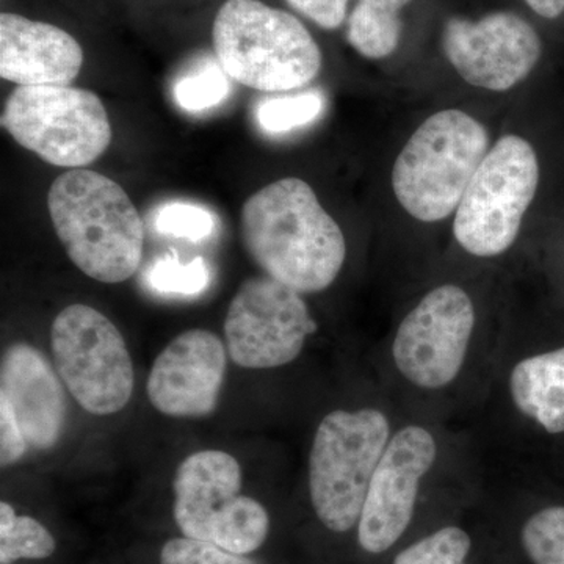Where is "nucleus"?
I'll use <instances>...</instances> for the list:
<instances>
[{"instance_id": "nucleus-25", "label": "nucleus", "mask_w": 564, "mask_h": 564, "mask_svg": "<svg viewBox=\"0 0 564 564\" xmlns=\"http://www.w3.org/2000/svg\"><path fill=\"white\" fill-rule=\"evenodd\" d=\"M154 226L162 236L202 242L214 232L215 220L209 210L196 204L170 203L159 209Z\"/></svg>"}, {"instance_id": "nucleus-18", "label": "nucleus", "mask_w": 564, "mask_h": 564, "mask_svg": "<svg viewBox=\"0 0 564 564\" xmlns=\"http://www.w3.org/2000/svg\"><path fill=\"white\" fill-rule=\"evenodd\" d=\"M413 0H358L347 20L348 44L367 61H384L399 50L402 11Z\"/></svg>"}, {"instance_id": "nucleus-3", "label": "nucleus", "mask_w": 564, "mask_h": 564, "mask_svg": "<svg viewBox=\"0 0 564 564\" xmlns=\"http://www.w3.org/2000/svg\"><path fill=\"white\" fill-rule=\"evenodd\" d=\"M212 40L225 73L252 90H302L322 70L321 46L303 22L261 0H226Z\"/></svg>"}, {"instance_id": "nucleus-12", "label": "nucleus", "mask_w": 564, "mask_h": 564, "mask_svg": "<svg viewBox=\"0 0 564 564\" xmlns=\"http://www.w3.org/2000/svg\"><path fill=\"white\" fill-rule=\"evenodd\" d=\"M441 44L447 62L466 84L492 93L513 90L536 68L543 40L514 11H492L478 20L452 17Z\"/></svg>"}, {"instance_id": "nucleus-27", "label": "nucleus", "mask_w": 564, "mask_h": 564, "mask_svg": "<svg viewBox=\"0 0 564 564\" xmlns=\"http://www.w3.org/2000/svg\"><path fill=\"white\" fill-rule=\"evenodd\" d=\"M28 441L7 399L0 397V464L2 469L13 466L28 452Z\"/></svg>"}, {"instance_id": "nucleus-7", "label": "nucleus", "mask_w": 564, "mask_h": 564, "mask_svg": "<svg viewBox=\"0 0 564 564\" xmlns=\"http://www.w3.org/2000/svg\"><path fill=\"white\" fill-rule=\"evenodd\" d=\"M540 159L529 140L516 133L489 148L454 215V237L475 258L511 250L540 185Z\"/></svg>"}, {"instance_id": "nucleus-2", "label": "nucleus", "mask_w": 564, "mask_h": 564, "mask_svg": "<svg viewBox=\"0 0 564 564\" xmlns=\"http://www.w3.org/2000/svg\"><path fill=\"white\" fill-rule=\"evenodd\" d=\"M47 209L80 272L104 284H120L137 273L144 225L120 184L90 170H69L52 182Z\"/></svg>"}, {"instance_id": "nucleus-16", "label": "nucleus", "mask_w": 564, "mask_h": 564, "mask_svg": "<svg viewBox=\"0 0 564 564\" xmlns=\"http://www.w3.org/2000/svg\"><path fill=\"white\" fill-rule=\"evenodd\" d=\"M84 66V51L57 25L14 13L0 14V76L18 87H69Z\"/></svg>"}, {"instance_id": "nucleus-14", "label": "nucleus", "mask_w": 564, "mask_h": 564, "mask_svg": "<svg viewBox=\"0 0 564 564\" xmlns=\"http://www.w3.org/2000/svg\"><path fill=\"white\" fill-rule=\"evenodd\" d=\"M228 350L217 334L195 328L174 337L152 364L147 392L173 419H203L220 402Z\"/></svg>"}, {"instance_id": "nucleus-1", "label": "nucleus", "mask_w": 564, "mask_h": 564, "mask_svg": "<svg viewBox=\"0 0 564 564\" xmlns=\"http://www.w3.org/2000/svg\"><path fill=\"white\" fill-rule=\"evenodd\" d=\"M245 248L267 276L307 295L339 276L347 242L314 188L299 177L265 185L242 207Z\"/></svg>"}, {"instance_id": "nucleus-11", "label": "nucleus", "mask_w": 564, "mask_h": 564, "mask_svg": "<svg viewBox=\"0 0 564 564\" xmlns=\"http://www.w3.org/2000/svg\"><path fill=\"white\" fill-rule=\"evenodd\" d=\"M475 304L456 284L432 289L406 314L392 343L397 370L415 388L443 389L462 373L473 343Z\"/></svg>"}, {"instance_id": "nucleus-19", "label": "nucleus", "mask_w": 564, "mask_h": 564, "mask_svg": "<svg viewBox=\"0 0 564 564\" xmlns=\"http://www.w3.org/2000/svg\"><path fill=\"white\" fill-rule=\"evenodd\" d=\"M57 552V540L43 522L0 503V564L41 562Z\"/></svg>"}, {"instance_id": "nucleus-15", "label": "nucleus", "mask_w": 564, "mask_h": 564, "mask_svg": "<svg viewBox=\"0 0 564 564\" xmlns=\"http://www.w3.org/2000/svg\"><path fill=\"white\" fill-rule=\"evenodd\" d=\"M62 383L46 356L32 345L18 343L3 351L0 397L10 403L35 451H51L65 432L68 404Z\"/></svg>"}, {"instance_id": "nucleus-29", "label": "nucleus", "mask_w": 564, "mask_h": 564, "mask_svg": "<svg viewBox=\"0 0 564 564\" xmlns=\"http://www.w3.org/2000/svg\"><path fill=\"white\" fill-rule=\"evenodd\" d=\"M524 3L543 20H558L564 14V0H524Z\"/></svg>"}, {"instance_id": "nucleus-28", "label": "nucleus", "mask_w": 564, "mask_h": 564, "mask_svg": "<svg viewBox=\"0 0 564 564\" xmlns=\"http://www.w3.org/2000/svg\"><path fill=\"white\" fill-rule=\"evenodd\" d=\"M293 10L325 31H336L347 20L350 0H285Z\"/></svg>"}, {"instance_id": "nucleus-13", "label": "nucleus", "mask_w": 564, "mask_h": 564, "mask_svg": "<svg viewBox=\"0 0 564 564\" xmlns=\"http://www.w3.org/2000/svg\"><path fill=\"white\" fill-rule=\"evenodd\" d=\"M436 458V440L421 425L403 426L391 436L359 518L358 543L362 551L383 554L403 536L413 521L423 478Z\"/></svg>"}, {"instance_id": "nucleus-17", "label": "nucleus", "mask_w": 564, "mask_h": 564, "mask_svg": "<svg viewBox=\"0 0 564 564\" xmlns=\"http://www.w3.org/2000/svg\"><path fill=\"white\" fill-rule=\"evenodd\" d=\"M510 393L516 408L545 432L564 433V347L516 364Z\"/></svg>"}, {"instance_id": "nucleus-23", "label": "nucleus", "mask_w": 564, "mask_h": 564, "mask_svg": "<svg viewBox=\"0 0 564 564\" xmlns=\"http://www.w3.org/2000/svg\"><path fill=\"white\" fill-rule=\"evenodd\" d=\"M147 282L151 289L161 293L198 295L209 285V265L203 258L182 263L176 252H169L148 269Z\"/></svg>"}, {"instance_id": "nucleus-9", "label": "nucleus", "mask_w": 564, "mask_h": 564, "mask_svg": "<svg viewBox=\"0 0 564 564\" xmlns=\"http://www.w3.org/2000/svg\"><path fill=\"white\" fill-rule=\"evenodd\" d=\"M52 352L58 377L87 413H120L131 402L135 373L120 329L87 304H70L55 317Z\"/></svg>"}, {"instance_id": "nucleus-8", "label": "nucleus", "mask_w": 564, "mask_h": 564, "mask_svg": "<svg viewBox=\"0 0 564 564\" xmlns=\"http://www.w3.org/2000/svg\"><path fill=\"white\" fill-rule=\"evenodd\" d=\"M2 126L25 150L62 169H84L109 150L111 126L93 91L73 87H18Z\"/></svg>"}, {"instance_id": "nucleus-26", "label": "nucleus", "mask_w": 564, "mask_h": 564, "mask_svg": "<svg viewBox=\"0 0 564 564\" xmlns=\"http://www.w3.org/2000/svg\"><path fill=\"white\" fill-rule=\"evenodd\" d=\"M159 564H261L251 555L234 554L206 541L177 536L163 543Z\"/></svg>"}, {"instance_id": "nucleus-21", "label": "nucleus", "mask_w": 564, "mask_h": 564, "mask_svg": "<svg viewBox=\"0 0 564 564\" xmlns=\"http://www.w3.org/2000/svg\"><path fill=\"white\" fill-rule=\"evenodd\" d=\"M229 79L231 77L225 73L220 63L204 62L174 84V101L181 109L192 113L209 110L228 98L231 93Z\"/></svg>"}, {"instance_id": "nucleus-10", "label": "nucleus", "mask_w": 564, "mask_h": 564, "mask_svg": "<svg viewBox=\"0 0 564 564\" xmlns=\"http://www.w3.org/2000/svg\"><path fill=\"white\" fill-rule=\"evenodd\" d=\"M317 329L302 293L265 274L245 281L234 295L225 345L243 369H276L295 361Z\"/></svg>"}, {"instance_id": "nucleus-20", "label": "nucleus", "mask_w": 564, "mask_h": 564, "mask_svg": "<svg viewBox=\"0 0 564 564\" xmlns=\"http://www.w3.org/2000/svg\"><path fill=\"white\" fill-rule=\"evenodd\" d=\"M325 98L321 91H303L296 95L274 96L263 99L256 109V120L262 131L281 135L310 126L321 117Z\"/></svg>"}, {"instance_id": "nucleus-5", "label": "nucleus", "mask_w": 564, "mask_h": 564, "mask_svg": "<svg viewBox=\"0 0 564 564\" xmlns=\"http://www.w3.org/2000/svg\"><path fill=\"white\" fill-rule=\"evenodd\" d=\"M391 441L383 411L336 410L318 423L311 447L307 480L314 513L333 533L358 527L367 489Z\"/></svg>"}, {"instance_id": "nucleus-24", "label": "nucleus", "mask_w": 564, "mask_h": 564, "mask_svg": "<svg viewBox=\"0 0 564 564\" xmlns=\"http://www.w3.org/2000/svg\"><path fill=\"white\" fill-rule=\"evenodd\" d=\"M473 540L459 527H444L395 556L392 564H467Z\"/></svg>"}, {"instance_id": "nucleus-22", "label": "nucleus", "mask_w": 564, "mask_h": 564, "mask_svg": "<svg viewBox=\"0 0 564 564\" xmlns=\"http://www.w3.org/2000/svg\"><path fill=\"white\" fill-rule=\"evenodd\" d=\"M521 540L534 564H564V507L534 513L522 527Z\"/></svg>"}, {"instance_id": "nucleus-4", "label": "nucleus", "mask_w": 564, "mask_h": 564, "mask_svg": "<svg viewBox=\"0 0 564 564\" xmlns=\"http://www.w3.org/2000/svg\"><path fill=\"white\" fill-rule=\"evenodd\" d=\"M489 148L488 129L473 115L459 109L430 115L393 162L391 184L397 203L422 223L455 215Z\"/></svg>"}, {"instance_id": "nucleus-6", "label": "nucleus", "mask_w": 564, "mask_h": 564, "mask_svg": "<svg viewBox=\"0 0 564 564\" xmlns=\"http://www.w3.org/2000/svg\"><path fill=\"white\" fill-rule=\"evenodd\" d=\"M242 467L232 455L202 451L187 456L173 480V519L181 536L234 554L252 555L269 540L272 521L259 500L242 491Z\"/></svg>"}]
</instances>
